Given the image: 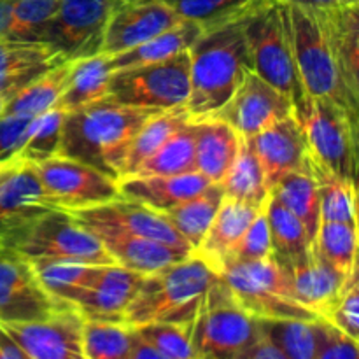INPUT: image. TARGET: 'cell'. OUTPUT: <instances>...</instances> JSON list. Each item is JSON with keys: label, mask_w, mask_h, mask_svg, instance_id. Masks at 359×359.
I'll use <instances>...</instances> for the list:
<instances>
[{"label": "cell", "mask_w": 359, "mask_h": 359, "mask_svg": "<svg viewBox=\"0 0 359 359\" xmlns=\"http://www.w3.org/2000/svg\"><path fill=\"white\" fill-rule=\"evenodd\" d=\"M156 112L160 111L130 107L109 98L65 112L58 154L119 181L137 132Z\"/></svg>", "instance_id": "1"}, {"label": "cell", "mask_w": 359, "mask_h": 359, "mask_svg": "<svg viewBox=\"0 0 359 359\" xmlns=\"http://www.w3.org/2000/svg\"><path fill=\"white\" fill-rule=\"evenodd\" d=\"M244 20L205 30L189 49L191 65L186 111L191 119L216 116L251 70Z\"/></svg>", "instance_id": "2"}, {"label": "cell", "mask_w": 359, "mask_h": 359, "mask_svg": "<svg viewBox=\"0 0 359 359\" xmlns=\"http://www.w3.org/2000/svg\"><path fill=\"white\" fill-rule=\"evenodd\" d=\"M0 249L27 262L76 259L93 265H116L91 231L58 209L0 221Z\"/></svg>", "instance_id": "3"}, {"label": "cell", "mask_w": 359, "mask_h": 359, "mask_svg": "<svg viewBox=\"0 0 359 359\" xmlns=\"http://www.w3.org/2000/svg\"><path fill=\"white\" fill-rule=\"evenodd\" d=\"M217 277L196 255L146 273L126 309L123 323L132 328L147 323L189 325Z\"/></svg>", "instance_id": "4"}, {"label": "cell", "mask_w": 359, "mask_h": 359, "mask_svg": "<svg viewBox=\"0 0 359 359\" xmlns=\"http://www.w3.org/2000/svg\"><path fill=\"white\" fill-rule=\"evenodd\" d=\"M244 37L252 72L286 95L293 104L294 118L304 121L311 98L294 65L287 7L276 0L263 4L244 20Z\"/></svg>", "instance_id": "5"}, {"label": "cell", "mask_w": 359, "mask_h": 359, "mask_svg": "<svg viewBox=\"0 0 359 359\" xmlns=\"http://www.w3.org/2000/svg\"><path fill=\"white\" fill-rule=\"evenodd\" d=\"M258 339L256 318L237 304L226 283L217 277L191 323L195 359H238Z\"/></svg>", "instance_id": "6"}, {"label": "cell", "mask_w": 359, "mask_h": 359, "mask_svg": "<svg viewBox=\"0 0 359 359\" xmlns=\"http://www.w3.org/2000/svg\"><path fill=\"white\" fill-rule=\"evenodd\" d=\"M286 7L294 65L307 97L326 98L358 112L359 97L347 88L318 16L302 7Z\"/></svg>", "instance_id": "7"}, {"label": "cell", "mask_w": 359, "mask_h": 359, "mask_svg": "<svg viewBox=\"0 0 359 359\" xmlns=\"http://www.w3.org/2000/svg\"><path fill=\"white\" fill-rule=\"evenodd\" d=\"M189 51L146 65L112 70L105 98L130 107H186L189 98Z\"/></svg>", "instance_id": "8"}, {"label": "cell", "mask_w": 359, "mask_h": 359, "mask_svg": "<svg viewBox=\"0 0 359 359\" xmlns=\"http://www.w3.org/2000/svg\"><path fill=\"white\" fill-rule=\"evenodd\" d=\"M237 304L256 319H302L318 316L293 298L290 280L279 263L269 259L255 263L230 262L219 273Z\"/></svg>", "instance_id": "9"}, {"label": "cell", "mask_w": 359, "mask_h": 359, "mask_svg": "<svg viewBox=\"0 0 359 359\" xmlns=\"http://www.w3.org/2000/svg\"><path fill=\"white\" fill-rule=\"evenodd\" d=\"M309 151L340 177H358V112L326 98H312L302 121Z\"/></svg>", "instance_id": "10"}, {"label": "cell", "mask_w": 359, "mask_h": 359, "mask_svg": "<svg viewBox=\"0 0 359 359\" xmlns=\"http://www.w3.org/2000/svg\"><path fill=\"white\" fill-rule=\"evenodd\" d=\"M123 0H58L49 23L37 37L67 60L100 55L109 18Z\"/></svg>", "instance_id": "11"}, {"label": "cell", "mask_w": 359, "mask_h": 359, "mask_svg": "<svg viewBox=\"0 0 359 359\" xmlns=\"http://www.w3.org/2000/svg\"><path fill=\"white\" fill-rule=\"evenodd\" d=\"M34 165L53 209H88L119 196L118 181L83 161L56 154Z\"/></svg>", "instance_id": "12"}, {"label": "cell", "mask_w": 359, "mask_h": 359, "mask_svg": "<svg viewBox=\"0 0 359 359\" xmlns=\"http://www.w3.org/2000/svg\"><path fill=\"white\" fill-rule=\"evenodd\" d=\"M67 307L44 290L30 262L0 249V325L41 321Z\"/></svg>", "instance_id": "13"}, {"label": "cell", "mask_w": 359, "mask_h": 359, "mask_svg": "<svg viewBox=\"0 0 359 359\" xmlns=\"http://www.w3.org/2000/svg\"><path fill=\"white\" fill-rule=\"evenodd\" d=\"M65 212H69L84 228H114V230L125 231L128 235L161 242V244L172 245L175 249L195 255L191 245L165 219L163 214L149 209V207L142 205V203L123 198V196H118V198L111 200V202L100 203V205L79 210H65Z\"/></svg>", "instance_id": "14"}, {"label": "cell", "mask_w": 359, "mask_h": 359, "mask_svg": "<svg viewBox=\"0 0 359 359\" xmlns=\"http://www.w3.org/2000/svg\"><path fill=\"white\" fill-rule=\"evenodd\" d=\"M242 139H252L273 123L294 116L293 104L277 88L249 70L233 97L217 112Z\"/></svg>", "instance_id": "15"}, {"label": "cell", "mask_w": 359, "mask_h": 359, "mask_svg": "<svg viewBox=\"0 0 359 359\" xmlns=\"http://www.w3.org/2000/svg\"><path fill=\"white\" fill-rule=\"evenodd\" d=\"M84 318L67 307L49 318L0 325L28 359H72L83 356Z\"/></svg>", "instance_id": "16"}, {"label": "cell", "mask_w": 359, "mask_h": 359, "mask_svg": "<svg viewBox=\"0 0 359 359\" xmlns=\"http://www.w3.org/2000/svg\"><path fill=\"white\" fill-rule=\"evenodd\" d=\"M182 18L163 0H123L109 18L100 55L114 56L177 25Z\"/></svg>", "instance_id": "17"}, {"label": "cell", "mask_w": 359, "mask_h": 359, "mask_svg": "<svg viewBox=\"0 0 359 359\" xmlns=\"http://www.w3.org/2000/svg\"><path fill=\"white\" fill-rule=\"evenodd\" d=\"M144 273L105 265L93 284L81 290L70 305L90 321L123 323L130 302L137 294Z\"/></svg>", "instance_id": "18"}, {"label": "cell", "mask_w": 359, "mask_h": 359, "mask_svg": "<svg viewBox=\"0 0 359 359\" xmlns=\"http://www.w3.org/2000/svg\"><path fill=\"white\" fill-rule=\"evenodd\" d=\"M248 140L258 156L269 189H272L280 177L307 165V137L304 126L294 116L273 123Z\"/></svg>", "instance_id": "19"}, {"label": "cell", "mask_w": 359, "mask_h": 359, "mask_svg": "<svg viewBox=\"0 0 359 359\" xmlns=\"http://www.w3.org/2000/svg\"><path fill=\"white\" fill-rule=\"evenodd\" d=\"M290 280V290L294 300L305 309L314 312L318 318H323L325 312L333 305V302L342 294L349 283L351 276L337 270L330 265L321 255L314 249L307 259L294 265H280Z\"/></svg>", "instance_id": "20"}, {"label": "cell", "mask_w": 359, "mask_h": 359, "mask_svg": "<svg viewBox=\"0 0 359 359\" xmlns=\"http://www.w3.org/2000/svg\"><path fill=\"white\" fill-rule=\"evenodd\" d=\"M63 62L69 60L44 42L0 39V98L7 102L25 84Z\"/></svg>", "instance_id": "21"}, {"label": "cell", "mask_w": 359, "mask_h": 359, "mask_svg": "<svg viewBox=\"0 0 359 359\" xmlns=\"http://www.w3.org/2000/svg\"><path fill=\"white\" fill-rule=\"evenodd\" d=\"M86 230L91 231L102 242L116 265L144 273V276L191 256V252L181 251V249L161 244V242L149 241V238L128 235L125 231L114 230V228L88 226Z\"/></svg>", "instance_id": "22"}, {"label": "cell", "mask_w": 359, "mask_h": 359, "mask_svg": "<svg viewBox=\"0 0 359 359\" xmlns=\"http://www.w3.org/2000/svg\"><path fill=\"white\" fill-rule=\"evenodd\" d=\"M209 184V179L196 170L179 175H126L118 181L119 196L158 212L193 198Z\"/></svg>", "instance_id": "23"}, {"label": "cell", "mask_w": 359, "mask_h": 359, "mask_svg": "<svg viewBox=\"0 0 359 359\" xmlns=\"http://www.w3.org/2000/svg\"><path fill=\"white\" fill-rule=\"evenodd\" d=\"M259 209L224 196L195 255L219 276Z\"/></svg>", "instance_id": "24"}, {"label": "cell", "mask_w": 359, "mask_h": 359, "mask_svg": "<svg viewBox=\"0 0 359 359\" xmlns=\"http://www.w3.org/2000/svg\"><path fill=\"white\" fill-rule=\"evenodd\" d=\"M53 209L34 163L16 158L0 165V221Z\"/></svg>", "instance_id": "25"}, {"label": "cell", "mask_w": 359, "mask_h": 359, "mask_svg": "<svg viewBox=\"0 0 359 359\" xmlns=\"http://www.w3.org/2000/svg\"><path fill=\"white\" fill-rule=\"evenodd\" d=\"M195 121V170L219 184L230 170L242 137L217 116Z\"/></svg>", "instance_id": "26"}, {"label": "cell", "mask_w": 359, "mask_h": 359, "mask_svg": "<svg viewBox=\"0 0 359 359\" xmlns=\"http://www.w3.org/2000/svg\"><path fill=\"white\" fill-rule=\"evenodd\" d=\"M318 16L347 88L359 97V6L312 11Z\"/></svg>", "instance_id": "27"}, {"label": "cell", "mask_w": 359, "mask_h": 359, "mask_svg": "<svg viewBox=\"0 0 359 359\" xmlns=\"http://www.w3.org/2000/svg\"><path fill=\"white\" fill-rule=\"evenodd\" d=\"M202 34L203 30L200 25L189 20H181L177 25L154 35L149 41L114 56H109V67L111 70H119L172 58L179 53L189 51Z\"/></svg>", "instance_id": "28"}, {"label": "cell", "mask_w": 359, "mask_h": 359, "mask_svg": "<svg viewBox=\"0 0 359 359\" xmlns=\"http://www.w3.org/2000/svg\"><path fill=\"white\" fill-rule=\"evenodd\" d=\"M111 74L109 56L105 55L74 60L72 72L55 107L63 112H70L102 100L107 95Z\"/></svg>", "instance_id": "29"}, {"label": "cell", "mask_w": 359, "mask_h": 359, "mask_svg": "<svg viewBox=\"0 0 359 359\" xmlns=\"http://www.w3.org/2000/svg\"><path fill=\"white\" fill-rule=\"evenodd\" d=\"M265 214L272 242V258L279 265H294L307 259L312 251V241L300 219L272 195L265 200Z\"/></svg>", "instance_id": "30"}, {"label": "cell", "mask_w": 359, "mask_h": 359, "mask_svg": "<svg viewBox=\"0 0 359 359\" xmlns=\"http://www.w3.org/2000/svg\"><path fill=\"white\" fill-rule=\"evenodd\" d=\"M307 167L314 177L319 193L321 221H337L358 226L356 182L340 177L316 160L309 151Z\"/></svg>", "instance_id": "31"}, {"label": "cell", "mask_w": 359, "mask_h": 359, "mask_svg": "<svg viewBox=\"0 0 359 359\" xmlns=\"http://www.w3.org/2000/svg\"><path fill=\"white\" fill-rule=\"evenodd\" d=\"M270 195L300 219L307 230L309 238L314 242L321 223V207H319L318 186L307 165L300 170L290 172L280 177L270 189Z\"/></svg>", "instance_id": "32"}, {"label": "cell", "mask_w": 359, "mask_h": 359, "mask_svg": "<svg viewBox=\"0 0 359 359\" xmlns=\"http://www.w3.org/2000/svg\"><path fill=\"white\" fill-rule=\"evenodd\" d=\"M72 65L74 62L69 60V62H63L42 72L41 76L18 90L13 97L7 98L2 112L37 118L39 114H44L46 111L55 107L60 95L65 90V84L72 72Z\"/></svg>", "instance_id": "33"}, {"label": "cell", "mask_w": 359, "mask_h": 359, "mask_svg": "<svg viewBox=\"0 0 359 359\" xmlns=\"http://www.w3.org/2000/svg\"><path fill=\"white\" fill-rule=\"evenodd\" d=\"M223 198L224 193L221 184L210 182L202 193L172 207V209L163 210L161 214L179 231V235L191 245L193 252H195L203 235L209 230Z\"/></svg>", "instance_id": "34"}, {"label": "cell", "mask_w": 359, "mask_h": 359, "mask_svg": "<svg viewBox=\"0 0 359 359\" xmlns=\"http://www.w3.org/2000/svg\"><path fill=\"white\" fill-rule=\"evenodd\" d=\"M219 184L226 198L255 209H262L265 200L269 198L270 189L266 186L265 174L248 139H241L237 158Z\"/></svg>", "instance_id": "35"}, {"label": "cell", "mask_w": 359, "mask_h": 359, "mask_svg": "<svg viewBox=\"0 0 359 359\" xmlns=\"http://www.w3.org/2000/svg\"><path fill=\"white\" fill-rule=\"evenodd\" d=\"M30 263L44 290L69 305L81 290L97 280L105 266L76 259H37Z\"/></svg>", "instance_id": "36"}, {"label": "cell", "mask_w": 359, "mask_h": 359, "mask_svg": "<svg viewBox=\"0 0 359 359\" xmlns=\"http://www.w3.org/2000/svg\"><path fill=\"white\" fill-rule=\"evenodd\" d=\"M188 121H191V118H189L186 107L167 109V111H160L156 112V114L151 116V118L140 126L135 139H133L132 146H130L121 177L132 175L142 161H146L154 151L160 149V147Z\"/></svg>", "instance_id": "37"}, {"label": "cell", "mask_w": 359, "mask_h": 359, "mask_svg": "<svg viewBox=\"0 0 359 359\" xmlns=\"http://www.w3.org/2000/svg\"><path fill=\"white\" fill-rule=\"evenodd\" d=\"M182 20L200 25L202 30L223 27L248 18L269 0H163Z\"/></svg>", "instance_id": "38"}, {"label": "cell", "mask_w": 359, "mask_h": 359, "mask_svg": "<svg viewBox=\"0 0 359 359\" xmlns=\"http://www.w3.org/2000/svg\"><path fill=\"white\" fill-rule=\"evenodd\" d=\"M195 172V121L179 128L132 175H179Z\"/></svg>", "instance_id": "39"}, {"label": "cell", "mask_w": 359, "mask_h": 359, "mask_svg": "<svg viewBox=\"0 0 359 359\" xmlns=\"http://www.w3.org/2000/svg\"><path fill=\"white\" fill-rule=\"evenodd\" d=\"M259 335L284 359H316L314 321L302 319H256Z\"/></svg>", "instance_id": "40"}, {"label": "cell", "mask_w": 359, "mask_h": 359, "mask_svg": "<svg viewBox=\"0 0 359 359\" xmlns=\"http://www.w3.org/2000/svg\"><path fill=\"white\" fill-rule=\"evenodd\" d=\"M135 342V332L125 323H83L84 359H128Z\"/></svg>", "instance_id": "41"}, {"label": "cell", "mask_w": 359, "mask_h": 359, "mask_svg": "<svg viewBox=\"0 0 359 359\" xmlns=\"http://www.w3.org/2000/svg\"><path fill=\"white\" fill-rule=\"evenodd\" d=\"M316 251L346 276L358 272V226L337 221H321L312 242Z\"/></svg>", "instance_id": "42"}, {"label": "cell", "mask_w": 359, "mask_h": 359, "mask_svg": "<svg viewBox=\"0 0 359 359\" xmlns=\"http://www.w3.org/2000/svg\"><path fill=\"white\" fill-rule=\"evenodd\" d=\"M63 118L65 112L53 107L32 119L18 158L30 163H41L56 156L62 140Z\"/></svg>", "instance_id": "43"}, {"label": "cell", "mask_w": 359, "mask_h": 359, "mask_svg": "<svg viewBox=\"0 0 359 359\" xmlns=\"http://www.w3.org/2000/svg\"><path fill=\"white\" fill-rule=\"evenodd\" d=\"M142 342L168 359H195L191 346V323H147L133 328Z\"/></svg>", "instance_id": "44"}, {"label": "cell", "mask_w": 359, "mask_h": 359, "mask_svg": "<svg viewBox=\"0 0 359 359\" xmlns=\"http://www.w3.org/2000/svg\"><path fill=\"white\" fill-rule=\"evenodd\" d=\"M58 0H13L11 39L37 41L41 32L53 18Z\"/></svg>", "instance_id": "45"}, {"label": "cell", "mask_w": 359, "mask_h": 359, "mask_svg": "<svg viewBox=\"0 0 359 359\" xmlns=\"http://www.w3.org/2000/svg\"><path fill=\"white\" fill-rule=\"evenodd\" d=\"M321 319L328 321L351 339L359 340V286L358 273H354L347 283L346 290L333 302L332 307L325 312Z\"/></svg>", "instance_id": "46"}, {"label": "cell", "mask_w": 359, "mask_h": 359, "mask_svg": "<svg viewBox=\"0 0 359 359\" xmlns=\"http://www.w3.org/2000/svg\"><path fill=\"white\" fill-rule=\"evenodd\" d=\"M272 256V242H270V231L269 223H266V214H265V203L258 214L255 216L252 223L242 235L241 242L235 248L231 262H241V263H255L269 259Z\"/></svg>", "instance_id": "47"}, {"label": "cell", "mask_w": 359, "mask_h": 359, "mask_svg": "<svg viewBox=\"0 0 359 359\" xmlns=\"http://www.w3.org/2000/svg\"><path fill=\"white\" fill-rule=\"evenodd\" d=\"M316 359H359L358 340L337 330L325 319L314 321Z\"/></svg>", "instance_id": "48"}, {"label": "cell", "mask_w": 359, "mask_h": 359, "mask_svg": "<svg viewBox=\"0 0 359 359\" xmlns=\"http://www.w3.org/2000/svg\"><path fill=\"white\" fill-rule=\"evenodd\" d=\"M32 119L6 112L0 114V165L16 160Z\"/></svg>", "instance_id": "49"}, {"label": "cell", "mask_w": 359, "mask_h": 359, "mask_svg": "<svg viewBox=\"0 0 359 359\" xmlns=\"http://www.w3.org/2000/svg\"><path fill=\"white\" fill-rule=\"evenodd\" d=\"M276 2L291 7H302V9L309 11H325L337 9V7L359 6V0H276Z\"/></svg>", "instance_id": "50"}, {"label": "cell", "mask_w": 359, "mask_h": 359, "mask_svg": "<svg viewBox=\"0 0 359 359\" xmlns=\"http://www.w3.org/2000/svg\"><path fill=\"white\" fill-rule=\"evenodd\" d=\"M238 359H284L283 354L276 349L270 342H266L262 335L259 339L245 351Z\"/></svg>", "instance_id": "51"}, {"label": "cell", "mask_w": 359, "mask_h": 359, "mask_svg": "<svg viewBox=\"0 0 359 359\" xmlns=\"http://www.w3.org/2000/svg\"><path fill=\"white\" fill-rule=\"evenodd\" d=\"M0 359H28L2 326H0Z\"/></svg>", "instance_id": "52"}, {"label": "cell", "mask_w": 359, "mask_h": 359, "mask_svg": "<svg viewBox=\"0 0 359 359\" xmlns=\"http://www.w3.org/2000/svg\"><path fill=\"white\" fill-rule=\"evenodd\" d=\"M13 27V0H0V39H11Z\"/></svg>", "instance_id": "53"}, {"label": "cell", "mask_w": 359, "mask_h": 359, "mask_svg": "<svg viewBox=\"0 0 359 359\" xmlns=\"http://www.w3.org/2000/svg\"><path fill=\"white\" fill-rule=\"evenodd\" d=\"M128 359H168V358L161 356L158 351H154L153 347L147 346L146 342H142L135 333V342H133L132 353H130Z\"/></svg>", "instance_id": "54"}, {"label": "cell", "mask_w": 359, "mask_h": 359, "mask_svg": "<svg viewBox=\"0 0 359 359\" xmlns=\"http://www.w3.org/2000/svg\"><path fill=\"white\" fill-rule=\"evenodd\" d=\"M72 359H84L83 356H79V358H72Z\"/></svg>", "instance_id": "55"}]
</instances>
